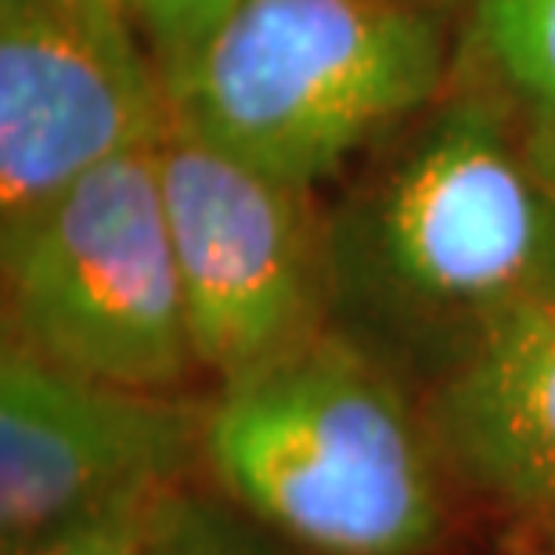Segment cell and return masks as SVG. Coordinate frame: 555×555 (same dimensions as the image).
<instances>
[{
    "mask_svg": "<svg viewBox=\"0 0 555 555\" xmlns=\"http://www.w3.org/2000/svg\"><path fill=\"white\" fill-rule=\"evenodd\" d=\"M332 299L451 361L508 310L555 296V184L502 83L451 87L379 144L328 224Z\"/></svg>",
    "mask_w": 555,
    "mask_h": 555,
    "instance_id": "cell-1",
    "label": "cell"
},
{
    "mask_svg": "<svg viewBox=\"0 0 555 555\" xmlns=\"http://www.w3.org/2000/svg\"><path fill=\"white\" fill-rule=\"evenodd\" d=\"M203 462L314 555H422L443 530L433 443L379 361L339 332L220 386Z\"/></svg>",
    "mask_w": 555,
    "mask_h": 555,
    "instance_id": "cell-2",
    "label": "cell"
},
{
    "mask_svg": "<svg viewBox=\"0 0 555 555\" xmlns=\"http://www.w3.org/2000/svg\"><path fill=\"white\" fill-rule=\"evenodd\" d=\"M448 87V33L415 0H246L170 113L235 159L310 192Z\"/></svg>",
    "mask_w": 555,
    "mask_h": 555,
    "instance_id": "cell-3",
    "label": "cell"
},
{
    "mask_svg": "<svg viewBox=\"0 0 555 555\" xmlns=\"http://www.w3.org/2000/svg\"><path fill=\"white\" fill-rule=\"evenodd\" d=\"M4 339L98 383L181 393L198 372L155 144L0 228Z\"/></svg>",
    "mask_w": 555,
    "mask_h": 555,
    "instance_id": "cell-4",
    "label": "cell"
},
{
    "mask_svg": "<svg viewBox=\"0 0 555 555\" xmlns=\"http://www.w3.org/2000/svg\"><path fill=\"white\" fill-rule=\"evenodd\" d=\"M198 372L238 383L325 336L328 228L304 188L217 149L181 116L155 144Z\"/></svg>",
    "mask_w": 555,
    "mask_h": 555,
    "instance_id": "cell-5",
    "label": "cell"
},
{
    "mask_svg": "<svg viewBox=\"0 0 555 555\" xmlns=\"http://www.w3.org/2000/svg\"><path fill=\"white\" fill-rule=\"evenodd\" d=\"M206 412L181 393L98 383L4 339L0 548L65 530L134 494L177 487L203 459Z\"/></svg>",
    "mask_w": 555,
    "mask_h": 555,
    "instance_id": "cell-6",
    "label": "cell"
},
{
    "mask_svg": "<svg viewBox=\"0 0 555 555\" xmlns=\"http://www.w3.org/2000/svg\"><path fill=\"white\" fill-rule=\"evenodd\" d=\"M166 127L170 102L127 18L83 0H0V228Z\"/></svg>",
    "mask_w": 555,
    "mask_h": 555,
    "instance_id": "cell-7",
    "label": "cell"
},
{
    "mask_svg": "<svg viewBox=\"0 0 555 555\" xmlns=\"http://www.w3.org/2000/svg\"><path fill=\"white\" fill-rule=\"evenodd\" d=\"M429 426L465 480L555 538V296L491 321L448 364Z\"/></svg>",
    "mask_w": 555,
    "mask_h": 555,
    "instance_id": "cell-8",
    "label": "cell"
},
{
    "mask_svg": "<svg viewBox=\"0 0 555 555\" xmlns=\"http://www.w3.org/2000/svg\"><path fill=\"white\" fill-rule=\"evenodd\" d=\"M473 37L530 127L555 141V0H473Z\"/></svg>",
    "mask_w": 555,
    "mask_h": 555,
    "instance_id": "cell-9",
    "label": "cell"
},
{
    "mask_svg": "<svg viewBox=\"0 0 555 555\" xmlns=\"http://www.w3.org/2000/svg\"><path fill=\"white\" fill-rule=\"evenodd\" d=\"M242 4L246 0H124L130 29L170 105Z\"/></svg>",
    "mask_w": 555,
    "mask_h": 555,
    "instance_id": "cell-10",
    "label": "cell"
},
{
    "mask_svg": "<svg viewBox=\"0 0 555 555\" xmlns=\"http://www.w3.org/2000/svg\"><path fill=\"white\" fill-rule=\"evenodd\" d=\"M141 555H263L228 508L181 483L163 491L149 508Z\"/></svg>",
    "mask_w": 555,
    "mask_h": 555,
    "instance_id": "cell-11",
    "label": "cell"
},
{
    "mask_svg": "<svg viewBox=\"0 0 555 555\" xmlns=\"http://www.w3.org/2000/svg\"><path fill=\"white\" fill-rule=\"evenodd\" d=\"M159 494L124 498V502L108 505L102 513L80 519V524L54 530V534L29 541V545L8 548L4 555H141L149 508Z\"/></svg>",
    "mask_w": 555,
    "mask_h": 555,
    "instance_id": "cell-12",
    "label": "cell"
},
{
    "mask_svg": "<svg viewBox=\"0 0 555 555\" xmlns=\"http://www.w3.org/2000/svg\"><path fill=\"white\" fill-rule=\"evenodd\" d=\"M534 144H538V155H541V166H545V173L552 177V184H555V141H545L534 130Z\"/></svg>",
    "mask_w": 555,
    "mask_h": 555,
    "instance_id": "cell-13",
    "label": "cell"
},
{
    "mask_svg": "<svg viewBox=\"0 0 555 555\" xmlns=\"http://www.w3.org/2000/svg\"><path fill=\"white\" fill-rule=\"evenodd\" d=\"M83 4H91V8H98V11H105V15H119V18H127L124 0H83Z\"/></svg>",
    "mask_w": 555,
    "mask_h": 555,
    "instance_id": "cell-14",
    "label": "cell"
}]
</instances>
